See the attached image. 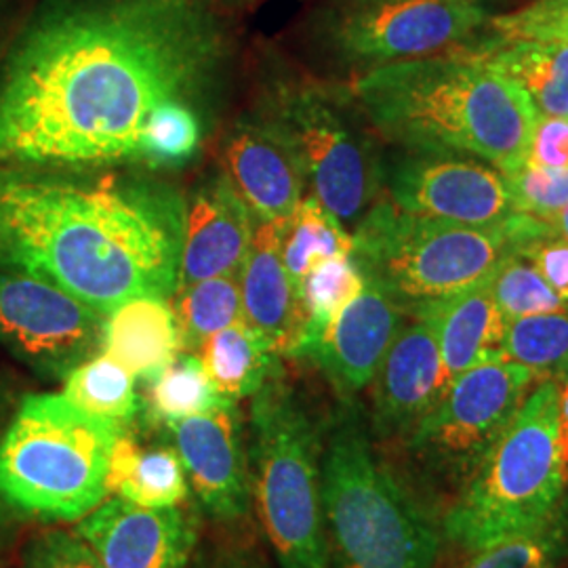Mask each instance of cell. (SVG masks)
<instances>
[{
    "mask_svg": "<svg viewBox=\"0 0 568 568\" xmlns=\"http://www.w3.org/2000/svg\"><path fill=\"white\" fill-rule=\"evenodd\" d=\"M203 133L201 110L185 103H166L143 129L142 164L164 169L190 163L201 148Z\"/></svg>",
    "mask_w": 568,
    "mask_h": 568,
    "instance_id": "d6a6232c",
    "label": "cell"
},
{
    "mask_svg": "<svg viewBox=\"0 0 568 568\" xmlns=\"http://www.w3.org/2000/svg\"><path fill=\"white\" fill-rule=\"evenodd\" d=\"M187 568H278L253 520L203 527Z\"/></svg>",
    "mask_w": 568,
    "mask_h": 568,
    "instance_id": "e575fe53",
    "label": "cell"
},
{
    "mask_svg": "<svg viewBox=\"0 0 568 568\" xmlns=\"http://www.w3.org/2000/svg\"><path fill=\"white\" fill-rule=\"evenodd\" d=\"M323 509L331 568H436L440 516L382 447L356 400L328 413Z\"/></svg>",
    "mask_w": 568,
    "mask_h": 568,
    "instance_id": "277c9868",
    "label": "cell"
},
{
    "mask_svg": "<svg viewBox=\"0 0 568 568\" xmlns=\"http://www.w3.org/2000/svg\"><path fill=\"white\" fill-rule=\"evenodd\" d=\"M281 255L291 278L302 286L316 265L339 255H354V236L314 196H304L281 222Z\"/></svg>",
    "mask_w": 568,
    "mask_h": 568,
    "instance_id": "4316f807",
    "label": "cell"
},
{
    "mask_svg": "<svg viewBox=\"0 0 568 568\" xmlns=\"http://www.w3.org/2000/svg\"><path fill=\"white\" fill-rule=\"evenodd\" d=\"M265 112L293 143L312 196L342 224H358L384 190L386 161L349 89L286 82Z\"/></svg>",
    "mask_w": 568,
    "mask_h": 568,
    "instance_id": "30bf717a",
    "label": "cell"
},
{
    "mask_svg": "<svg viewBox=\"0 0 568 568\" xmlns=\"http://www.w3.org/2000/svg\"><path fill=\"white\" fill-rule=\"evenodd\" d=\"M457 51L485 61L514 82L541 116L568 119V42L511 39L488 41L480 34Z\"/></svg>",
    "mask_w": 568,
    "mask_h": 568,
    "instance_id": "7402d4cb",
    "label": "cell"
},
{
    "mask_svg": "<svg viewBox=\"0 0 568 568\" xmlns=\"http://www.w3.org/2000/svg\"><path fill=\"white\" fill-rule=\"evenodd\" d=\"M239 274L206 278L180 288L173 295L175 300L171 305L178 321L182 352L199 354L209 337L243 321V293Z\"/></svg>",
    "mask_w": 568,
    "mask_h": 568,
    "instance_id": "f1b7e54d",
    "label": "cell"
},
{
    "mask_svg": "<svg viewBox=\"0 0 568 568\" xmlns=\"http://www.w3.org/2000/svg\"><path fill=\"white\" fill-rule=\"evenodd\" d=\"M199 356L220 396L234 403L255 396L283 368V358L244 318L209 337Z\"/></svg>",
    "mask_w": 568,
    "mask_h": 568,
    "instance_id": "d4e9b609",
    "label": "cell"
},
{
    "mask_svg": "<svg viewBox=\"0 0 568 568\" xmlns=\"http://www.w3.org/2000/svg\"><path fill=\"white\" fill-rule=\"evenodd\" d=\"M349 95L375 135L400 150L466 154L506 175L527 164L532 103L457 49L371 68L349 84Z\"/></svg>",
    "mask_w": 568,
    "mask_h": 568,
    "instance_id": "3957f363",
    "label": "cell"
},
{
    "mask_svg": "<svg viewBox=\"0 0 568 568\" xmlns=\"http://www.w3.org/2000/svg\"><path fill=\"white\" fill-rule=\"evenodd\" d=\"M558 455L568 483V375L558 382Z\"/></svg>",
    "mask_w": 568,
    "mask_h": 568,
    "instance_id": "7bdbcfd3",
    "label": "cell"
},
{
    "mask_svg": "<svg viewBox=\"0 0 568 568\" xmlns=\"http://www.w3.org/2000/svg\"><path fill=\"white\" fill-rule=\"evenodd\" d=\"M514 251L525 255L568 304V241L549 222L523 215Z\"/></svg>",
    "mask_w": 568,
    "mask_h": 568,
    "instance_id": "74e56055",
    "label": "cell"
},
{
    "mask_svg": "<svg viewBox=\"0 0 568 568\" xmlns=\"http://www.w3.org/2000/svg\"><path fill=\"white\" fill-rule=\"evenodd\" d=\"M429 314L436 323L447 384L488 354L501 352L508 321L495 302L490 276L447 302L413 314Z\"/></svg>",
    "mask_w": 568,
    "mask_h": 568,
    "instance_id": "603a6c76",
    "label": "cell"
},
{
    "mask_svg": "<svg viewBox=\"0 0 568 568\" xmlns=\"http://www.w3.org/2000/svg\"><path fill=\"white\" fill-rule=\"evenodd\" d=\"M384 190L403 211L455 224L487 227L520 213L506 173L455 152H396L384 163Z\"/></svg>",
    "mask_w": 568,
    "mask_h": 568,
    "instance_id": "4fadbf2b",
    "label": "cell"
},
{
    "mask_svg": "<svg viewBox=\"0 0 568 568\" xmlns=\"http://www.w3.org/2000/svg\"><path fill=\"white\" fill-rule=\"evenodd\" d=\"M105 487L108 495L154 509L182 506L190 493L178 448L169 438L166 443L142 445L135 426L122 432L110 453Z\"/></svg>",
    "mask_w": 568,
    "mask_h": 568,
    "instance_id": "cb8c5ba5",
    "label": "cell"
},
{
    "mask_svg": "<svg viewBox=\"0 0 568 568\" xmlns=\"http://www.w3.org/2000/svg\"><path fill=\"white\" fill-rule=\"evenodd\" d=\"M185 203L159 183L0 166V270L58 284L102 314L178 291Z\"/></svg>",
    "mask_w": 568,
    "mask_h": 568,
    "instance_id": "7a4b0ae2",
    "label": "cell"
},
{
    "mask_svg": "<svg viewBox=\"0 0 568 568\" xmlns=\"http://www.w3.org/2000/svg\"><path fill=\"white\" fill-rule=\"evenodd\" d=\"M488 41L539 39L568 42V0H535L506 16H493L480 32Z\"/></svg>",
    "mask_w": 568,
    "mask_h": 568,
    "instance_id": "8d00e7d4",
    "label": "cell"
},
{
    "mask_svg": "<svg viewBox=\"0 0 568 568\" xmlns=\"http://www.w3.org/2000/svg\"><path fill=\"white\" fill-rule=\"evenodd\" d=\"M224 175L257 222H284L305 194L304 166L267 112L236 122L222 145Z\"/></svg>",
    "mask_w": 568,
    "mask_h": 568,
    "instance_id": "ac0fdd59",
    "label": "cell"
},
{
    "mask_svg": "<svg viewBox=\"0 0 568 568\" xmlns=\"http://www.w3.org/2000/svg\"><path fill=\"white\" fill-rule=\"evenodd\" d=\"M523 215L476 227L415 215L379 196L354 225V260L413 314L488 278L511 251Z\"/></svg>",
    "mask_w": 568,
    "mask_h": 568,
    "instance_id": "ba28073f",
    "label": "cell"
},
{
    "mask_svg": "<svg viewBox=\"0 0 568 568\" xmlns=\"http://www.w3.org/2000/svg\"><path fill=\"white\" fill-rule=\"evenodd\" d=\"M558 382H537L485 462L440 514L443 548L459 554L544 520L567 490L558 455Z\"/></svg>",
    "mask_w": 568,
    "mask_h": 568,
    "instance_id": "52a82bcc",
    "label": "cell"
},
{
    "mask_svg": "<svg viewBox=\"0 0 568 568\" xmlns=\"http://www.w3.org/2000/svg\"><path fill=\"white\" fill-rule=\"evenodd\" d=\"M18 405H20V400H16L13 387L0 375V436H2L4 427L9 426Z\"/></svg>",
    "mask_w": 568,
    "mask_h": 568,
    "instance_id": "ee69618b",
    "label": "cell"
},
{
    "mask_svg": "<svg viewBox=\"0 0 568 568\" xmlns=\"http://www.w3.org/2000/svg\"><path fill=\"white\" fill-rule=\"evenodd\" d=\"M255 225L257 220L224 173L201 183L185 206L178 291L206 278L239 274Z\"/></svg>",
    "mask_w": 568,
    "mask_h": 568,
    "instance_id": "d6986e66",
    "label": "cell"
},
{
    "mask_svg": "<svg viewBox=\"0 0 568 568\" xmlns=\"http://www.w3.org/2000/svg\"><path fill=\"white\" fill-rule=\"evenodd\" d=\"M61 394L84 413L122 427H133L142 417L135 377L103 352L77 366L63 379Z\"/></svg>",
    "mask_w": 568,
    "mask_h": 568,
    "instance_id": "83f0119b",
    "label": "cell"
},
{
    "mask_svg": "<svg viewBox=\"0 0 568 568\" xmlns=\"http://www.w3.org/2000/svg\"><path fill=\"white\" fill-rule=\"evenodd\" d=\"M148 386L142 419L154 429L206 413L224 400L206 375L201 356L190 352H180Z\"/></svg>",
    "mask_w": 568,
    "mask_h": 568,
    "instance_id": "f546056e",
    "label": "cell"
},
{
    "mask_svg": "<svg viewBox=\"0 0 568 568\" xmlns=\"http://www.w3.org/2000/svg\"><path fill=\"white\" fill-rule=\"evenodd\" d=\"M345 2H366V0H345Z\"/></svg>",
    "mask_w": 568,
    "mask_h": 568,
    "instance_id": "bcb514c9",
    "label": "cell"
},
{
    "mask_svg": "<svg viewBox=\"0 0 568 568\" xmlns=\"http://www.w3.org/2000/svg\"><path fill=\"white\" fill-rule=\"evenodd\" d=\"M527 163L548 169H567L568 119L537 114L530 131Z\"/></svg>",
    "mask_w": 568,
    "mask_h": 568,
    "instance_id": "ab89813d",
    "label": "cell"
},
{
    "mask_svg": "<svg viewBox=\"0 0 568 568\" xmlns=\"http://www.w3.org/2000/svg\"><path fill=\"white\" fill-rule=\"evenodd\" d=\"M501 354L528 368L537 382L568 375V307L509 321Z\"/></svg>",
    "mask_w": 568,
    "mask_h": 568,
    "instance_id": "1f68e13d",
    "label": "cell"
},
{
    "mask_svg": "<svg viewBox=\"0 0 568 568\" xmlns=\"http://www.w3.org/2000/svg\"><path fill=\"white\" fill-rule=\"evenodd\" d=\"M408 316L405 305L382 284L366 278L363 293L345 305L300 358L325 375L337 400H356L371 386Z\"/></svg>",
    "mask_w": 568,
    "mask_h": 568,
    "instance_id": "e0dca14e",
    "label": "cell"
},
{
    "mask_svg": "<svg viewBox=\"0 0 568 568\" xmlns=\"http://www.w3.org/2000/svg\"><path fill=\"white\" fill-rule=\"evenodd\" d=\"M535 386L528 368L501 352L488 354L448 382L440 400L396 448L398 466L438 516L485 462Z\"/></svg>",
    "mask_w": 568,
    "mask_h": 568,
    "instance_id": "9c48e42d",
    "label": "cell"
},
{
    "mask_svg": "<svg viewBox=\"0 0 568 568\" xmlns=\"http://www.w3.org/2000/svg\"><path fill=\"white\" fill-rule=\"evenodd\" d=\"M490 286L495 302L508 323L568 307L567 302L560 300L558 293L544 281L537 267L525 255L514 251V246L490 274Z\"/></svg>",
    "mask_w": 568,
    "mask_h": 568,
    "instance_id": "836d02e7",
    "label": "cell"
},
{
    "mask_svg": "<svg viewBox=\"0 0 568 568\" xmlns=\"http://www.w3.org/2000/svg\"><path fill=\"white\" fill-rule=\"evenodd\" d=\"M551 225L568 241V206L551 220Z\"/></svg>",
    "mask_w": 568,
    "mask_h": 568,
    "instance_id": "f6af8a7d",
    "label": "cell"
},
{
    "mask_svg": "<svg viewBox=\"0 0 568 568\" xmlns=\"http://www.w3.org/2000/svg\"><path fill=\"white\" fill-rule=\"evenodd\" d=\"M203 527L196 504L142 508L112 495L79 520L77 530L103 568H187Z\"/></svg>",
    "mask_w": 568,
    "mask_h": 568,
    "instance_id": "2e32d148",
    "label": "cell"
},
{
    "mask_svg": "<svg viewBox=\"0 0 568 568\" xmlns=\"http://www.w3.org/2000/svg\"><path fill=\"white\" fill-rule=\"evenodd\" d=\"M243 318L281 358L302 344L305 312L300 286L281 255V222H257L241 265Z\"/></svg>",
    "mask_w": 568,
    "mask_h": 568,
    "instance_id": "ffe728a7",
    "label": "cell"
},
{
    "mask_svg": "<svg viewBox=\"0 0 568 568\" xmlns=\"http://www.w3.org/2000/svg\"><path fill=\"white\" fill-rule=\"evenodd\" d=\"M321 417L281 368L246 419L253 511L278 568H331L323 509Z\"/></svg>",
    "mask_w": 568,
    "mask_h": 568,
    "instance_id": "5b68a950",
    "label": "cell"
},
{
    "mask_svg": "<svg viewBox=\"0 0 568 568\" xmlns=\"http://www.w3.org/2000/svg\"><path fill=\"white\" fill-rule=\"evenodd\" d=\"M485 0L347 2L328 21L333 51L366 70L447 53L478 37L490 21Z\"/></svg>",
    "mask_w": 568,
    "mask_h": 568,
    "instance_id": "8fae6325",
    "label": "cell"
},
{
    "mask_svg": "<svg viewBox=\"0 0 568 568\" xmlns=\"http://www.w3.org/2000/svg\"><path fill=\"white\" fill-rule=\"evenodd\" d=\"M508 180L516 206L525 215L551 224V220L568 206V166L548 169L527 163L508 175Z\"/></svg>",
    "mask_w": 568,
    "mask_h": 568,
    "instance_id": "f35d334b",
    "label": "cell"
},
{
    "mask_svg": "<svg viewBox=\"0 0 568 568\" xmlns=\"http://www.w3.org/2000/svg\"><path fill=\"white\" fill-rule=\"evenodd\" d=\"M105 314L37 276L0 270V345L42 379L63 382L102 352Z\"/></svg>",
    "mask_w": 568,
    "mask_h": 568,
    "instance_id": "7c38bea8",
    "label": "cell"
},
{
    "mask_svg": "<svg viewBox=\"0 0 568 568\" xmlns=\"http://www.w3.org/2000/svg\"><path fill=\"white\" fill-rule=\"evenodd\" d=\"M366 276L356 264L354 255H339L310 270L300 286L305 312V331L302 344L293 358H300L305 347L314 344L326 326L331 325L365 288Z\"/></svg>",
    "mask_w": 568,
    "mask_h": 568,
    "instance_id": "4dcf8cb0",
    "label": "cell"
},
{
    "mask_svg": "<svg viewBox=\"0 0 568 568\" xmlns=\"http://www.w3.org/2000/svg\"><path fill=\"white\" fill-rule=\"evenodd\" d=\"M26 535V518L0 497V568L16 567V556Z\"/></svg>",
    "mask_w": 568,
    "mask_h": 568,
    "instance_id": "60d3db41",
    "label": "cell"
},
{
    "mask_svg": "<svg viewBox=\"0 0 568 568\" xmlns=\"http://www.w3.org/2000/svg\"><path fill=\"white\" fill-rule=\"evenodd\" d=\"M453 568H568V485L544 520L462 554Z\"/></svg>",
    "mask_w": 568,
    "mask_h": 568,
    "instance_id": "484cf974",
    "label": "cell"
},
{
    "mask_svg": "<svg viewBox=\"0 0 568 568\" xmlns=\"http://www.w3.org/2000/svg\"><path fill=\"white\" fill-rule=\"evenodd\" d=\"M16 568H103L95 549L81 532L68 528H39L23 535Z\"/></svg>",
    "mask_w": 568,
    "mask_h": 568,
    "instance_id": "d590c367",
    "label": "cell"
},
{
    "mask_svg": "<svg viewBox=\"0 0 568 568\" xmlns=\"http://www.w3.org/2000/svg\"><path fill=\"white\" fill-rule=\"evenodd\" d=\"M438 331L429 314H410L371 382L366 422L373 438L396 450L447 389Z\"/></svg>",
    "mask_w": 568,
    "mask_h": 568,
    "instance_id": "9a60e30c",
    "label": "cell"
},
{
    "mask_svg": "<svg viewBox=\"0 0 568 568\" xmlns=\"http://www.w3.org/2000/svg\"><path fill=\"white\" fill-rule=\"evenodd\" d=\"M227 60V32L199 0H41L0 63V166L142 163L150 116L201 110Z\"/></svg>",
    "mask_w": 568,
    "mask_h": 568,
    "instance_id": "6da1fadb",
    "label": "cell"
},
{
    "mask_svg": "<svg viewBox=\"0 0 568 568\" xmlns=\"http://www.w3.org/2000/svg\"><path fill=\"white\" fill-rule=\"evenodd\" d=\"M129 427L63 394H28L0 436V497L26 520L79 523L108 497L110 453Z\"/></svg>",
    "mask_w": 568,
    "mask_h": 568,
    "instance_id": "8992f818",
    "label": "cell"
},
{
    "mask_svg": "<svg viewBox=\"0 0 568 568\" xmlns=\"http://www.w3.org/2000/svg\"><path fill=\"white\" fill-rule=\"evenodd\" d=\"M102 352L135 379L154 382L182 352L171 300L140 295L114 307L105 316Z\"/></svg>",
    "mask_w": 568,
    "mask_h": 568,
    "instance_id": "44dd1931",
    "label": "cell"
},
{
    "mask_svg": "<svg viewBox=\"0 0 568 568\" xmlns=\"http://www.w3.org/2000/svg\"><path fill=\"white\" fill-rule=\"evenodd\" d=\"M182 457L204 518L217 525L253 520V474L246 422L239 403L224 398L211 410L161 427Z\"/></svg>",
    "mask_w": 568,
    "mask_h": 568,
    "instance_id": "5bb4252c",
    "label": "cell"
},
{
    "mask_svg": "<svg viewBox=\"0 0 568 568\" xmlns=\"http://www.w3.org/2000/svg\"><path fill=\"white\" fill-rule=\"evenodd\" d=\"M26 16L28 13L23 11L21 0H0V63L4 60Z\"/></svg>",
    "mask_w": 568,
    "mask_h": 568,
    "instance_id": "b9f144b4",
    "label": "cell"
}]
</instances>
